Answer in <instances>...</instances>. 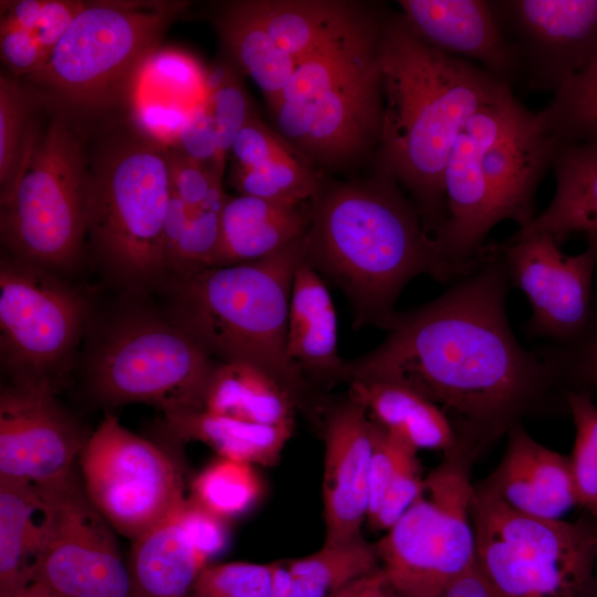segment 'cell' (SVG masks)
Segmentation results:
<instances>
[{"instance_id": "1", "label": "cell", "mask_w": 597, "mask_h": 597, "mask_svg": "<svg viewBox=\"0 0 597 597\" xmlns=\"http://www.w3.org/2000/svg\"><path fill=\"white\" fill-rule=\"evenodd\" d=\"M512 289L496 242L479 264L431 302L398 313L386 338L345 363V380H381L420 392L448 416L459 439L480 449L563 389L537 349L510 326Z\"/></svg>"}, {"instance_id": "2", "label": "cell", "mask_w": 597, "mask_h": 597, "mask_svg": "<svg viewBox=\"0 0 597 597\" xmlns=\"http://www.w3.org/2000/svg\"><path fill=\"white\" fill-rule=\"evenodd\" d=\"M379 61L380 172L408 191L436 240L446 221L443 171L453 144L476 112L512 88L474 63L434 49L401 15L384 24Z\"/></svg>"}, {"instance_id": "3", "label": "cell", "mask_w": 597, "mask_h": 597, "mask_svg": "<svg viewBox=\"0 0 597 597\" xmlns=\"http://www.w3.org/2000/svg\"><path fill=\"white\" fill-rule=\"evenodd\" d=\"M399 187L380 172L362 184L321 189L312 200L304 259L345 294L357 328L387 329L399 313L401 291L420 274L441 282L468 274L442 256Z\"/></svg>"}, {"instance_id": "4", "label": "cell", "mask_w": 597, "mask_h": 597, "mask_svg": "<svg viewBox=\"0 0 597 597\" xmlns=\"http://www.w3.org/2000/svg\"><path fill=\"white\" fill-rule=\"evenodd\" d=\"M558 142L537 112L510 93L476 112L457 138L443 171L446 221L436 239L442 256L471 272L490 230L502 220L534 219V199Z\"/></svg>"}, {"instance_id": "5", "label": "cell", "mask_w": 597, "mask_h": 597, "mask_svg": "<svg viewBox=\"0 0 597 597\" xmlns=\"http://www.w3.org/2000/svg\"><path fill=\"white\" fill-rule=\"evenodd\" d=\"M304 235L255 262L166 279L170 317L212 358L250 362L266 369L300 406L312 386L287 362L286 327L294 272L304 258Z\"/></svg>"}, {"instance_id": "6", "label": "cell", "mask_w": 597, "mask_h": 597, "mask_svg": "<svg viewBox=\"0 0 597 597\" xmlns=\"http://www.w3.org/2000/svg\"><path fill=\"white\" fill-rule=\"evenodd\" d=\"M384 23L370 18L301 60L270 105L282 136L325 163H343L379 140Z\"/></svg>"}, {"instance_id": "7", "label": "cell", "mask_w": 597, "mask_h": 597, "mask_svg": "<svg viewBox=\"0 0 597 597\" xmlns=\"http://www.w3.org/2000/svg\"><path fill=\"white\" fill-rule=\"evenodd\" d=\"M102 137L88 156L86 237L111 275L129 289L166 280V147L127 122Z\"/></svg>"}, {"instance_id": "8", "label": "cell", "mask_w": 597, "mask_h": 597, "mask_svg": "<svg viewBox=\"0 0 597 597\" xmlns=\"http://www.w3.org/2000/svg\"><path fill=\"white\" fill-rule=\"evenodd\" d=\"M184 1H86L46 63L27 76L44 104L78 121L123 104L140 62Z\"/></svg>"}, {"instance_id": "9", "label": "cell", "mask_w": 597, "mask_h": 597, "mask_svg": "<svg viewBox=\"0 0 597 597\" xmlns=\"http://www.w3.org/2000/svg\"><path fill=\"white\" fill-rule=\"evenodd\" d=\"M52 111L46 124L35 122L1 192L0 231L8 255L59 270L74 264L86 238L90 165L78 121Z\"/></svg>"}, {"instance_id": "10", "label": "cell", "mask_w": 597, "mask_h": 597, "mask_svg": "<svg viewBox=\"0 0 597 597\" xmlns=\"http://www.w3.org/2000/svg\"><path fill=\"white\" fill-rule=\"evenodd\" d=\"M475 566L496 597H579L595 575L597 521L545 520L510 507L486 483L471 506Z\"/></svg>"}, {"instance_id": "11", "label": "cell", "mask_w": 597, "mask_h": 597, "mask_svg": "<svg viewBox=\"0 0 597 597\" xmlns=\"http://www.w3.org/2000/svg\"><path fill=\"white\" fill-rule=\"evenodd\" d=\"M480 450L460 440L425 476L413 504L375 544L379 565L399 597H441L475 564L471 462Z\"/></svg>"}, {"instance_id": "12", "label": "cell", "mask_w": 597, "mask_h": 597, "mask_svg": "<svg viewBox=\"0 0 597 597\" xmlns=\"http://www.w3.org/2000/svg\"><path fill=\"white\" fill-rule=\"evenodd\" d=\"M212 359L170 316L133 312L97 339L88 380L94 395L112 406L144 402L164 413L201 409Z\"/></svg>"}, {"instance_id": "13", "label": "cell", "mask_w": 597, "mask_h": 597, "mask_svg": "<svg viewBox=\"0 0 597 597\" xmlns=\"http://www.w3.org/2000/svg\"><path fill=\"white\" fill-rule=\"evenodd\" d=\"M87 303L53 270L11 255L0 263V353L13 380H46L66 365Z\"/></svg>"}, {"instance_id": "14", "label": "cell", "mask_w": 597, "mask_h": 597, "mask_svg": "<svg viewBox=\"0 0 597 597\" xmlns=\"http://www.w3.org/2000/svg\"><path fill=\"white\" fill-rule=\"evenodd\" d=\"M83 489L112 527L132 541L185 498L180 468L160 447L106 415L78 458Z\"/></svg>"}, {"instance_id": "15", "label": "cell", "mask_w": 597, "mask_h": 597, "mask_svg": "<svg viewBox=\"0 0 597 597\" xmlns=\"http://www.w3.org/2000/svg\"><path fill=\"white\" fill-rule=\"evenodd\" d=\"M42 489L49 513L32 583L65 597H134L114 528L76 475Z\"/></svg>"}, {"instance_id": "16", "label": "cell", "mask_w": 597, "mask_h": 597, "mask_svg": "<svg viewBox=\"0 0 597 597\" xmlns=\"http://www.w3.org/2000/svg\"><path fill=\"white\" fill-rule=\"evenodd\" d=\"M527 90L557 92L597 62V0H490Z\"/></svg>"}, {"instance_id": "17", "label": "cell", "mask_w": 597, "mask_h": 597, "mask_svg": "<svg viewBox=\"0 0 597 597\" xmlns=\"http://www.w3.org/2000/svg\"><path fill=\"white\" fill-rule=\"evenodd\" d=\"M511 285L521 290L532 306L525 324L530 337L561 343L577 336L593 310V277L597 250L568 255L549 235L516 231L496 242Z\"/></svg>"}, {"instance_id": "18", "label": "cell", "mask_w": 597, "mask_h": 597, "mask_svg": "<svg viewBox=\"0 0 597 597\" xmlns=\"http://www.w3.org/2000/svg\"><path fill=\"white\" fill-rule=\"evenodd\" d=\"M55 392L46 380H13L1 390L0 478L52 488L75 476L88 437Z\"/></svg>"}, {"instance_id": "19", "label": "cell", "mask_w": 597, "mask_h": 597, "mask_svg": "<svg viewBox=\"0 0 597 597\" xmlns=\"http://www.w3.org/2000/svg\"><path fill=\"white\" fill-rule=\"evenodd\" d=\"M373 430L374 422L366 409L350 396L326 417L322 481L324 544L362 537L369 510Z\"/></svg>"}, {"instance_id": "20", "label": "cell", "mask_w": 597, "mask_h": 597, "mask_svg": "<svg viewBox=\"0 0 597 597\" xmlns=\"http://www.w3.org/2000/svg\"><path fill=\"white\" fill-rule=\"evenodd\" d=\"M401 18L434 49L478 62L481 69L512 88L519 66L492 11L484 0H401Z\"/></svg>"}, {"instance_id": "21", "label": "cell", "mask_w": 597, "mask_h": 597, "mask_svg": "<svg viewBox=\"0 0 597 597\" xmlns=\"http://www.w3.org/2000/svg\"><path fill=\"white\" fill-rule=\"evenodd\" d=\"M500 464L485 479L513 510L538 519L563 520L578 505L569 457L532 438L521 422L507 430Z\"/></svg>"}, {"instance_id": "22", "label": "cell", "mask_w": 597, "mask_h": 597, "mask_svg": "<svg viewBox=\"0 0 597 597\" xmlns=\"http://www.w3.org/2000/svg\"><path fill=\"white\" fill-rule=\"evenodd\" d=\"M286 358L311 386L345 380L334 302L322 275L304 258L293 276Z\"/></svg>"}, {"instance_id": "23", "label": "cell", "mask_w": 597, "mask_h": 597, "mask_svg": "<svg viewBox=\"0 0 597 597\" xmlns=\"http://www.w3.org/2000/svg\"><path fill=\"white\" fill-rule=\"evenodd\" d=\"M311 205L228 196L221 210L213 266L255 262L295 242L307 231Z\"/></svg>"}, {"instance_id": "24", "label": "cell", "mask_w": 597, "mask_h": 597, "mask_svg": "<svg viewBox=\"0 0 597 597\" xmlns=\"http://www.w3.org/2000/svg\"><path fill=\"white\" fill-rule=\"evenodd\" d=\"M182 500L133 541L127 567L134 597H189L197 577L209 564L186 530Z\"/></svg>"}, {"instance_id": "25", "label": "cell", "mask_w": 597, "mask_h": 597, "mask_svg": "<svg viewBox=\"0 0 597 597\" xmlns=\"http://www.w3.org/2000/svg\"><path fill=\"white\" fill-rule=\"evenodd\" d=\"M349 396L370 419L416 451L454 450L460 440L442 409L415 389L381 380H352Z\"/></svg>"}, {"instance_id": "26", "label": "cell", "mask_w": 597, "mask_h": 597, "mask_svg": "<svg viewBox=\"0 0 597 597\" xmlns=\"http://www.w3.org/2000/svg\"><path fill=\"white\" fill-rule=\"evenodd\" d=\"M298 406L292 391L266 369L227 360L213 365L201 409L252 423L294 427Z\"/></svg>"}, {"instance_id": "27", "label": "cell", "mask_w": 597, "mask_h": 597, "mask_svg": "<svg viewBox=\"0 0 597 597\" xmlns=\"http://www.w3.org/2000/svg\"><path fill=\"white\" fill-rule=\"evenodd\" d=\"M238 6L256 20L296 64L368 19L356 6L326 0H244Z\"/></svg>"}, {"instance_id": "28", "label": "cell", "mask_w": 597, "mask_h": 597, "mask_svg": "<svg viewBox=\"0 0 597 597\" xmlns=\"http://www.w3.org/2000/svg\"><path fill=\"white\" fill-rule=\"evenodd\" d=\"M556 178L548 207L519 231L552 237L559 245L570 234H597V144L558 143Z\"/></svg>"}, {"instance_id": "29", "label": "cell", "mask_w": 597, "mask_h": 597, "mask_svg": "<svg viewBox=\"0 0 597 597\" xmlns=\"http://www.w3.org/2000/svg\"><path fill=\"white\" fill-rule=\"evenodd\" d=\"M48 513L49 500L42 488L0 478V597L32 583Z\"/></svg>"}, {"instance_id": "30", "label": "cell", "mask_w": 597, "mask_h": 597, "mask_svg": "<svg viewBox=\"0 0 597 597\" xmlns=\"http://www.w3.org/2000/svg\"><path fill=\"white\" fill-rule=\"evenodd\" d=\"M86 1H1V59L15 75L39 71Z\"/></svg>"}, {"instance_id": "31", "label": "cell", "mask_w": 597, "mask_h": 597, "mask_svg": "<svg viewBox=\"0 0 597 597\" xmlns=\"http://www.w3.org/2000/svg\"><path fill=\"white\" fill-rule=\"evenodd\" d=\"M165 427L177 441H198L218 457L272 467L281 458L294 427L265 426L209 413L202 409H184L164 413Z\"/></svg>"}, {"instance_id": "32", "label": "cell", "mask_w": 597, "mask_h": 597, "mask_svg": "<svg viewBox=\"0 0 597 597\" xmlns=\"http://www.w3.org/2000/svg\"><path fill=\"white\" fill-rule=\"evenodd\" d=\"M217 25L237 65L260 87L269 105L273 104L291 80L296 62L237 1L222 6Z\"/></svg>"}, {"instance_id": "33", "label": "cell", "mask_w": 597, "mask_h": 597, "mask_svg": "<svg viewBox=\"0 0 597 597\" xmlns=\"http://www.w3.org/2000/svg\"><path fill=\"white\" fill-rule=\"evenodd\" d=\"M221 210L191 211L171 193L164 234L166 279L213 266Z\"/></svg>"}, {"instance_id": "34", "label": "cell", "mask_w": 597, "mask_h": 597, "mask_svg": "<svg viewBox=\"0 0 597 597\" xmlns=\"http://www.w3.org/2000/svg\"><path fill=\"white\" fill-rule=\"evenodd\" d=\"M256 467L218 457L191 482V495L199 505L229 522L249 512L262 495Z\"/></svg>"}, {"instance_id": "35", "label": "cell", "mask_w": 597, "mask_h": 597, "mask_svg": "<svg viewBox=\"0 0 597 597\" xmlns=\"http://www.w3.org/2000/svg\"><path fill=\"white\" fill-rule=\"evenodd\" d=\"M537 116L558 143L597 144V62L555 92Z\"/></svg>"}, {"instance_id": "36", "label": "cell", "mask_w": 597, "mask_h": 597, "mask_svg": "<svg viewBox=\"0 0 597 597\" xmlns=\"http://www.w3.org/2000/svg\"><path fill=\"white\" fill-rule=\"evenodd\" d=\"M230 181L239 195L286 203L312 201L321 191L317 175L294 150L255 168L232 166Z\"/></svg>"}, {"instance_id": "37", "label": "cell", "mask_w": 597, "mask_h": 597, "mask_svg": "<svg viewBox=\"0 0 597 597\" xmlns=\"http://www.w3.org/2000/svg\"><path fill=\"white\" fill-rule=\"evenodd\" d=\"M295 576L329 596L379 565L375 545L363 537L342 544H323L314 553L283 561Z\"/></svg>"}, {"instance_id": "38", "label": "cell", "mask_w": 597, "mask_h": 597, "mask_svg": "<svg viewBox=\"0 0 597 597\" xmlns=\"http://www.w3.org/2000/svg\"><path fill=\"white\" fill-rule=\"evenodd\" d=\"M208 75L209 71L188 52L158 46L140 62L129 83L195 105L207 98Z\"/></svg>"}, {"instance_id": "39", "label": "cell", "mask_w": 597, "mask_h": 597, "mask_svg": "<svg viewBox=\"0 0 597 597\" xmlns=\"http://www.w3.org/2000/svg\"><path fill=\"white\" fill-rule=\"evenodd\" d=\"M564 400L575 426L569 461L578 505L597 521V406L588 389H567Z\"/></svg>"}, {"instance_id": "40", "label": "cell", "mask_w": 597, "mask_h": 597, "mask_svg": "<svg viewBox=\"0 0 597 597\" xmlns=\"http://www.w3.org/2000/svg\"><path fill=\"white\" fill-rule=\"evenodd\" d=\"M40 97L17 80L0 76V184L1 192L14 180L35 125L33 111Z\"/></svg>"}, {"instance_id": "41", "label": "cell", "mask_w": 597, "mask_h": 597, "mask_svg": "<svg viewBox=\"0 0 597 597\" xmlns=\"http://www.w3.org/2000/svg\"><path fill=\"white\" fill-rule=\"evenodd\" d=\"M122 105L126 109V122L134 129L166 148H177L192 106L133 83L128 84Z\"/></svg>"}, {"instance_id": "42", "label": "cell", "mask_w": 597, "mask_h": 597, "mask_svg": "<svg viewBox=\"0 0 597 597\" xmlns=\"http://www.w3.org/2000/svg\"><path fill=\"white\" fill-rule=\"evenodd\" d=\"M546 362L563 392L567 389L597 388V303L589 320L572 339L536 348Z\"/></svg>"}, {"instance_id": "43", "label": "cell", "mask_w": 597, "mask_h": 597, "mask_svg": "<svg viewBox=\"0 0 597 597\" xmlns=\"http://www.w3.org/2000/svg\"><path fill=\"white\" fill-rule=\"evenodd\" d=\"M206 102L219 155L226 163L235 136L253 115L243 85L230 65L220 63L209 70Z\"/></svg>"}, {"instance_id": "44", "label": "cell", "mask_w": 597, "mask_h": 597, "mask_svg": "<svg viewBox=\"0 0 597 597\" xmlns=\"http://www.w3.org/2000/svg\"><path fill=\"white\" fill-rule=\"evenodd\" d=\"M273 563L207 564L189 597H272Z\"/></svg>"}, {"instance_id": "45", "label": "cell", "mask_w": 597, "mask_h": 597, "mask_svg": "<svg viewBox=\"0 0 597 597\" xmlns=\"http://www.w3.org/2000/svg\"><path fill=\"white\" fill-rule=\"evenodd\" d=\"M170 190L191 211L221 209L228 198L222 178L175 148H166Z\"/></svg>"}, {"instance_id": "46", "label": "cell", "mask_w": 597, "mask_h": 597, "mask_svg": "<svg viewBox=\"0 0 597 597\" xmlns=\"http://www.w3.org/2000/svg\"><path fill=\"white\" fill-rule=\"evenodd\" d=\"M425 476L417 452H411L389 483L377 509L368 516L373 530L386 532L413 504L423 489Z\"/></svg>"}, {"instance_id": "47", "label": "cell", "mask_w": 597, "mask_h": 597, "mask_svg": "<svg viewBox=\"0 0 597 597\" xmlns=\"http://www.w3.org/2000/svg\"><path fill=\"white\" fill-rule=\"evenodd\" d=\"M175 149L222 178L226 163L219 155L216 132L206 100L190 107Z\"/></svg>"}, {"instance_id": "48", "label": "cell", "mask_w": 597, "mask_h": 597, "mask_svg": "<svg viewBox=\"0 0 597 597\" xmlns=\"http://www.w3.org/2000/svg\"><path fill=\"white\" fill-rule=\"evenodd\" d=\"M286 140L269 128L254 114L235 136L231 155L232 166L238 168H255L290 151Z\"/></svg>"}, {"instance_id": "49", "label": "cell", "mask_w": 597, "mask_h": 597, "mask_svg": "<svg viewBox=\"0 0 597 597\" xmlns=\"http://www.w3.org/2000/svg\"><path fill=\"white\" fill-rule=\"evenodd\" d=\"M180 511L193 545L208 562L226 548L229 538L227 521L212 514L190 496H185Z\"/></svg>"}, {"instance_id": "50", "label": "cell", "mask_w": 597, "mask_h": 597, "mask_svg": "<svg viewBox=\"0 0 597 597\" xmlns=\"http://www.w3.org/2000/svg\"><path fill=\"white\" fill-rule=\"evenodd\" d=\"M328 597H399V595L379 566L374 572L333 591Z\"/></svg>"}, {"instance_id": "51", "label": "cell", "mask_w": 597, "mask_h": 597, "mask_svg": "<svg viewBox=\"0 0 597 597\" xmlns=\"http://www.w3.org/2000/svg\"><path fill=\"white\" fill-rule=\"evenodd\" d=\"M272 597H328L305 580L293 575L283 561L273 562Z\"/></svg>"}, {"instance_id": "52", "label": "cell", "mask_w": 597, "mask_h": 597, "mask_svg": "<svg viewBox=\"0 0 597 597\" xmlns=\"http://www.w3.org/2000/svg\"><path fill=\"white\" fill-rule=\"evenodd\" d=\"M441 597H496L475 564L452 580Z\"/></svg>"}, {"instance_id": "53", "label": "cell", "mask_w": 597, "mask_h": 597, "mask_svg": "<svg viewBox=\"0 0 597 597\" xmlns=\"http://www.w3.org/2000/svg\"><path fill=\"white\" fill-rule=\"evenodd\" d=\"M9 597H65L40 584L31 583Z\"/></svg>"}, {"instance_id": "54", "label": "cell", "mask_w": 597, "mask_h": 597, "mask_svg": "<svg viewBox=\"0 0 597 597\" xmlns=\"http://www.w3.org/2000/svg\"><path fill=\"white\" fill-rule=\"evenodd\" d=\"M579 597H597V575L587 583Z\"/></svg>"}, {"instance_id": "55", "label": "cell", "mask_w": 597, "mask_h": 597, "mask_svg": "<svg viewBox=\"0 0 597 597\" xmlns=\"http://www.w3.org/2000/svg\"><path fill=\"white\" fill-rule=\"evenodd\" d=\"M587 238H588V243L593 244L597 250V234L590 235V237H587Z\"/></svg>"}]
</instances>
